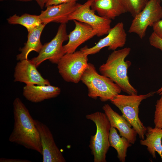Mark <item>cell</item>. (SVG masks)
I'll return each mask as SVG.
<instances>
[{"label":"cell","instance_id":"ac0fdd59","mask_svg":"<svg viewBox=\"0 0 162 162\" xmlns=\"http://www.w3.org/2000/svg\"><path fill=\"white\" fill-rule=\"evenodd\" d=\"M45 25L42 23L28 32L27 41L24 47L20 49L21 52L17 55V60L28 59V55L32 51L39 52L43 46L40 40V36Z\"/></svg>","mask_w":162,"mask_h":162},{"label":"cell","instance_id":"4dcf8cb0","mask_svg":"<svg viewBox=\"0 0 162 162\" xmlns=\"http://www.w3.org/2000/svg\"><path fill=\"white\" fill-rule=\"evenodd\" d=\"M160 1H161L162 2V0H160Z\"/></svg>","mask_w":162,"mask_h":162},{"label":"cell","instance_id":"5b68a950","mask_svg":"<svg viewBox=\"0 0 162 162\" xmlns=\"http://www.w3.org/2000/svg\"><path fill=\"white\" fill-rule=\"evenodd\" d=\"M86 118L95 124V134L90 138L89 147L94 162H106V156L110 146L109 136L111 127L104 113L97 112L87 115Z\"/></svg>","mask_w":162,"mask_h":162},{"label":"cell","instance_id":"7402d4cb","mask_svg":"<svg viewBox=\"0 0 162 162\" xmlns=\"http://www.w3.org/2000/svg\"><path fill=\"white\" fill-rule=\"evenodd\" d=\"M150 0H121L127 12L134 17L145 7Z\"/></svg>","mask_w":162,"mask_h":162},{"label":"cell","instance_id":"4316f807","mask_svg":"<svg viewBox=\"0 0 162 162\" xmlns=\"http://www.w3.org/2000/svg\"><path fill=\"white\" fill-rule=\"evenodd\" d=\"M0 162H30V161L26 160L19 159L7 158H1L0 159Z\"/></svg>","mask_w":162,"mask_h":162},{"label":"cell","instance_id":"ba28073f","mask_svg":"<svg viewBox=\"0 0 162 162\" xmlns=\"http://www.w3.org/2000/svg\"><path fill=\"white\" fill-rule=\"evenodd\" d=\"M68 39L66 23L61 24L54 37L50 41L43 45L38 55L31 60L37 67L46 60L52 63L57 64L65 54L63 43Z\"/></svg>","mask_w":162,"mask_h":162},{"label":"cell","instance_id":"44dd1931","mask_svg":"<svg viewBox=\"0 0 162 162\" xmlns=\"http://www.w3.org/2000/svg\"><path fill=\"white\" fill-rule=\"evenodd\" d=\"M11 24H19L25 27L28 32L42 23L39 15L24 14L21 16L16 14L10 16L7 19Z\"/></svg>","mask_w":162,"mask_h":162},{"label":"cell","instance_id":"9a60e30c","mask_svg":"<svg viewBox=\"0 0 162 162\" xmlns=\"http://www.w3.org/2000/svg\"><path fill=\"white\" fill-rule=\"evenodd\" d=\"M102 109L107 117L111 127L116 128L122 136L126 138L131 144H134L137 133L136 131L122 115L114 111L108 104H105Z\"/></svg>","mask_w":162,"mask_h":162},{"label":"cell","instance_id":"7a4b0ae2","mask_svg":"<svg viewBox=\"0 0 162 162\" xmlns=\"http://www.w3.org/2000/svg\"><path fill=\"white\" fill-rule=\"evenodd\" d=\"M131 49L126 47L114 50L108 56L105 63L101 65L99 70L101 74L110 78L128 95L137 94L138 91L130 83L128 70L131 64L125 61Z\"/></svg>","mask_w":162,"mask_h":162},{"label":"cell","instance_id":"30bf717a","mask_svg":"<svg viewBox=\"0 0 162 162\" xmlns=\"http://www.w3.org/2000/svg\"><path fill=\"white\" fill-rule=\"evenodd\" d=\"M127 37L123 23L119 22L111 28L107 35L100 39L94 46L90 48L86 46L80 50L88 56L98 52L106 47H108L109 50L114 51L124 46Z\"/></svg>","mask_w":162,"mask_h":162},{"label":"cell","instance_id":"f546056e","mask_svg":"<svg viewBox=\"0 0 162 162\" xmlns=\"http://www.w3.org/2000/svg\"><path fill=\"white\" fill-rule=\"evenodd\" d=\"M4 0H0V1H4ZM15 0L22 1V2H29V1H31L33 0Z\"/></svg>","mask_w":162,"mask_h":162},{"label":"cell","instance_id":"5bb4252c","mask_svg":"<svg viewBox=\"0 0 162 162\" xmlns=\"http://www.w3.org/2000/svg\"><path fill=\"white\" fill-rule=\"evenodd\" d=\"M73 21L75 28L68 34V42L63 46L65 53L75 52L80 45L96 35L95 31L89 25L75 20Z\"/></svg>","mask_w":162,"mask_h":162},{"label":"cell","instance_id":"8fae6325","mask_svg":"<svg viewBox=\"0 0 162 162\" xmlns=\"http://www.w3.org/2000/svg\"><path fill=\"white\" fill-rule=\"evenodd\" d=\"M38 131L42 147L43 162H65L62 152L56 145L52 134L47 126L34 119Z\"/></svg>","mask_w":162,"mask_h":162},{"label":"cell","instance_id":"52a82bcc","mask_svg":"<svg viewBox=\"0 0 162 162\" xmlns=\"http://www.w3.org/2000/svg\"><path fill=\"white\" fill-rule=\"evenodd\" d=\"M162 19V7L160 0H150L144 8L134 17L129 28L130 33L144 38L148 26H152Z\"/></svg>","mask_w":162,"mask_h":162},{"label":"cell","instance_id":"8992f818","mask_svg":"<svg viewBox=\"0 0 162 162\" xmlns=\"http://www.w3.org/2000/svg\"><path fill=\"white\" fill-rule=\"evenodd\" d=\"M88 55L81 50L65 53L57 63L58 72L65 81L77 83L88 64Z\"/></svg>","mask_w":162,"mask_h":162},{"label":"cell","instance_id":"484cf974","mask_svg":"<svg viewBox=\"0 0 162 162\" xmlns=\"http://www.w3.org/2000/svg\"><path fill=\"white\" fill-rule=\"evenodd\" d=\"M153 32L162 38V20L155 23L152 26Z\"/></svg>","mask_w":162,"mask_h":162},{"label":"cell","instance_id":"cb8c5ba5","mask_svg":"<svg viewBox=\"0 0 162 162\" xmlns=\"http://www.w3.org/2000/svg\"><path fill=\"white\" fill-rule=\"evenodd\" d=\"M149 41L152 46L162 51V38L157 36L153 32L149 38Z\"/></svg>","mask_w":162,"mask_h":162},{"label":"cell","instance_id":"277c9868","mask_svg":"<svg viewBox=\"0 0 162 162\" xmlns=\"http://www.w3.org/2000/svg\"><path fill=\"white\" fill-rule=\"evenodd\" d=\"M156 93V92L152 91L140 95L119 94L110 100L120 110L122 116L136 131L141 139H145L147 128L139 118V106L143 100L153 96Z\"/></svg>","mask_w":162,"mask_h":162},{"label":"cell","instance_id":"e0dca14e","mask_svg":"<svg viewBox=\"0 0 162 162\" xmlns=\"http://www.w3.org/2000/svg\"><path fill=\"white\" fill-rule=\"evenodd\" d=\"M91 8L99 16L111 20L127 12L121 0H93Z\"/></svg>","mask_w":162,"mask_h":162},{"label":"cell","instance_id":"603a6c76","mask_svg":"<svg viewBox=\"0 0 162 162\" xmlns=\"http://www.w3.org/2000/svg\"><path fill=\"white\" fill-rule=\"evenodd\" d=\"M158 100L155 105V110L154 117L155 127L162 128V94Z\"/></svg>","mask_w":162,"mask_h":162},{"label":"cell","instance_id":"d6986e66","mask_svg":"<svg viewBox=\"0 0 162 162\" xmlns=\"http://www.w3.org/2000/svg\"><path fill=\"white\" fill-rule=\"evenodd\" d=\"M145 135L146 139L141 140L140 144L147 146L148 152L154 158H156L157 152L162 161V128L148 126Z\"/></svg>","mask_w":162,"mask_h":162},{"label":"cell","instance_id":"d4e9b609","mask_svg":"<svg viewBox=\"0 0 162 162\" xmlns=\"http://www.w3.org/2000/svg\"><path fill=\"white\" fill-rule=\"evenodd\" d=\"M78 0H44L45 6L60 4L63 3L76 2Z\"/></svg>","mask_w":162,"mask_h":162},{"label":"cell","instance_id":"9c48e42d","mask_svg":"<svg viewBox=\"0 0 162 162\" xmlns=\"http://www.w3.org/2000/svg\"><path fill=\"white\" fill-rule=\"evenodd\" d=\"M93 0H87L70 16L69 20H76L90 26L98 37L107 34L111 29L112 20L97 15L91 5Z\"/></svg>","mask_w":162,"mask_h":162},{"label":"cell","instance_id":"3957f363","mask_svg":"<svg viewBox=\"0 0 162 162\" xmlns=\"http://www.w3.org/2000/svg\"><path fill=\"white\" fill-rule=\"evenodd\" d=\"M80 81L87 87L89 97L94 99L99 98L102 102L110 100L122 91L110 79L99 74L94 65L90 63L82 74Z\"/></svg>","mask_w":162,"mask_h":162},{"label":"cell","instance_id":"2e32d148","mask_svg":"<svg viewBox=\"0 0 162 162\" xmlns=\"http://www.w3.org/2000/svg\"><path fill=\"white\" fill-rule=\"evenodd\" d=\"M61 91L59 87L50 85H26L23 88V95L27 100L36 103L55 98L60 94Z\"/></svg>","mask_w":162,"mask_h":162},{"label":"cell","instance_id":"4fadbf2b","mask_svg":"<svg viewBox=\"0 0 162 162\" xmlns=\"http://www.w3.org/2000/svg\"><path fill=\"white\" fill-rule=\"evenodd\" d=\"M81 5L76 2L47 6L39 15L42 23L46 25L51 22L66 23L70 15Z\"/></svg>","mask_w":162,"mask_h":162},{"label":"cell","instance_id":"6da1fadb","mask_svg":"<svg viewBox=\"0 0 162 162\" xmlns=\"http://www.w3.org/2000/svg\"><path fill=\"white\" fill-rule=\"evenodd\" d=\"M13 106L14 124L8 139L9 141L35 151L41 154L39 132L28 110L18 98L15 99Z\"/></svg>","mask_w":162,"mask_h":162},{"label":"cell","instance_id":"83f0119b","mask_svg":"<svg viewBox=\"0 0 162 162\" xmlns=\"http://www.w3.org/2000/svg\"><path fill=\"white\" fill-rule=\"evenodd\" d=\"M41 9L45 6L44 0H34Z\"/></svg>","mask_w":162,"mask_h":162},{"label":"cell","instance_id":"ffe728a7","mask_svg":"<svg viewBox=\"0 0 162 162\" xmlns=\"http://www.w3.org/2000/svg\"><path fill=\"white\" fill-rule=\"evenodd\" d=\"M109 141L110 146L116 150L119 160L125 162L128 148L132 144L126 138L121 137L116 128L112 127H111L110 130Z\"/></svg>","mask_w":162,"mask_h":162},{"label":"cell","instance_id":"f1b7e54d","mask_svg":"<svg viewBox=\"0 0 162 162\" xmlns=\"http://www.w3.org/2000/svg\"><path fill=\"white\" fill-rule=\"evenodd\" d=\"M156 93L160 95L162 94V86L156 92Z\"/></svg>","mask_w":162,"mask_h":162},{"label":"cell","instance_id":"7c38bea8","mask_svg":"<svg viewBox=\"0 0 162 162\" xmlns=\"http://www.w3.org/2000/svg\"><path fill=\"white\" fill-rule=\"evenodd\" d=\"M37 68L31 60L20 61L15 67L14 81L23 82L26 85H50L49 81L43 77Z\"/></svg>","mask_w":162,"mask_h":162}]
</instances>
